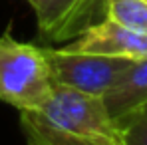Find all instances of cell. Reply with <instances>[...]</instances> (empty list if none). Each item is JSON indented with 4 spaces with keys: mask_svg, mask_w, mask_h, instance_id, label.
Returning a JSON list of instances; mask_svg holds the SVG:
<instances>
[{
    "mask_svg": "<svg viewBox=\"0 0 147 145\" xmlns=\"http://www.w3.org/2000/svg\"><path fill=\"white\" fill-rule=\"evenodd\" d=\"M54 88L44 46L16 40L10 28L0 34V101L34 111L52 97Z\"/></svg>",
    "mask_w": 147,
    "mask_h": 145,
    "instance_id": "cell-2",
    "label": "cell"
},
{
    "mask_svg": "<svg viewBox=\"0 0 147 145\" xmlns=\"http://www.w3.org/2000/svg\"><path fill=\"white\" fill-rule=\"evenodd\" d=\"M103 18L147 34V0H103Z\"/></svg>",
    "mask_w": 147,
    "mask_h": 145,
    "instance_id": "cell-7",
    "label": "cell"
},
{
    "mask_svg": "<svg viewBox=\"0 0 147 145\" xmlns=\"http://www.w3.org/2000/svg\"><path fill=\"white\" fill-rule=\"evenodd\" d=\"M119 127L123 145H147V103L135 109Z\"/></svg>",
    "mask_w": 147,
    "mask_h": 145,
    "instance_id": "cell-8",
    "label": "cell"
},
{
    "mask_svg": "<svg viewBox=\"0 0 147 145\" xmlns=\"http://www.w3.org/2000/svg\"><path fill=\"white\" fill-rule=\"evenodd\" d=\"M34 10L38 34L46 44L70 42L103 18V0H26Z\"/></svg>",
    "mask_w": 147,
    "mask_h": 145,
    "instance_id": "cell-4",
    "label": "cell"
},
{
    "mask_svg": "<svg viewBox=\"0 0 147 145\" xmlns=\"http://www.w3.org/2000/svg\"><path fill=\"white\" fill-rule=\"evenodd\" d=\"M18 115L28 145H123L103 99L66 86H56L40 109Z\"/></svg>",
    "mask_w": 147,
    "mask_h": 145,
    "instance_id": "cell-1",
    "label": "cell"
},
{
    "mask_svg": "<svg viewBox=\"0 0 147 145\" xmlns=\"http://www.w3.org/2000/svg\"><path fill=\"white\" fill-rule=\"evenodd\" d=\"M101 99L117 125L147 103V58L133 60Z\"/></svg>",
    "mask_w": 147,
    "mask_h": 145,
    "instance_id": "cell-6",
    "label": "cell"
},
{
    "mask_svg": "<svg viewBox=\"0 0 147 145\" xmlns=\"http://www.w3.org/2000/svg\"><path fill=\"white\" fill-rule=\"evenodd\" d=\"M44 52L56 86H66L96 97L105 96L133 62L127 58L76 52L68 48L44 46Z\"/></svg>",
    "mask_w": 147,
    "mask_h": 145,
    "instance_id": "cell-3",
    "label": "cell"
},
{
    "mask_svg": "<svg viewBox=\"0 0 147 145\" xmlns=\"http://www.w3.org/2000/svg\"><path fill=\"white\" fill-rule=\"evenodd\" d=\"M64 48L113 58L141 60L147 58V34L125 28L109 18H101L90 24L80 36L66 42Z\"/></svg>",
    "mask_w": 147,
    "mask_h": 145,
    "instance_id": "cell-5",
    "label": "cell"
}]
</instances>
